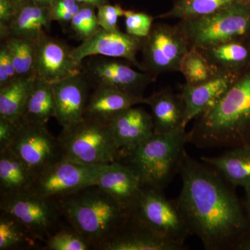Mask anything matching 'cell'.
I'll return each instance as SVG.
<instances>
[{"instance_id":"cell-1","label":"cell","mask_w":250,"mask_h":250,"mask_svg":"<svg viewBox=\"0 0 250 250\" xmlns=\"http://www.w3.org/2000/svg\"><path fill=\"white\" fill-rule=\"evenodd\" d=\"M182 187L175 200L191 235L207 250H233L250 225L236 192L216 169L185 151L179 166Z\"/></svg>"},{"instance_id":"cell-2","label":"cell","mask_w":250,"mask_h":250,"mask_svg":"<svg viewBox=\"0 0 250 250\" xmlns=\"http://www.w3.org/2000/svg\"><path fill=\"white\" fill-rule=\"evenodd\" d=\"M193 121L187 143L200 149H250V67Z\"/></svg>"},{"instance_id":"cell-3","label":"cell","mask_w":250,"mask_h":250,"mask_svg":"<svg viewBox=\"0 0 250 250\" xmlns=\"http://www.w3.org/2000/svg\"><path fill=\"white\" fill-rule=\"evenodd\" d=\"M62 218L91 247L114 236L129 218V212L96 184L56 200Z\"/></svg>"},{"instance_id":"cell-4","label":"cell","mask_w":250,"mask_h":250,"mask_svg":"<svg viewBox=\"0 0 250 250\" xmlns=\"http://www.w3.org/2000/svg\"><path fill=\"white\" fill-rule=\"evenodd\" d=\"M186 128L153 135L132 149L118 150L116 161L130 169L143 185L164 190L179 173L187 144Z\"/></svg>"},{"instance_id":"cell-5","label":"cell","mask_w":250,"mask_h":250,"mask_svg":"<svg viewBox=\"0 0 250 250\" xmlns=\"http://www.w3.org/2000/svg\"><path fill=\"white\" fill-rule=\"evenodd\" d=\"M190 48H207L233 42L250 41V2L236 0L202 17L181 20L176 24Z\"/></svg>"},{"instance_id":"cell-6","label":"cell","mask_w":250,"mask_h":250,"mask_svg":"<svg viewBox=\"0 0 250 250\" xmlns=\"http://www.w3.org/2000/svg\"><path fill=\"white\" fill-rule=\"evenodd\" d=\"M62 159L88 166L116 161L117 147L109 124L90 118L62 127L58 136Z\"/></svg>"},{"instance_id":"cell-7","label":"cell","mask_w":250,"mask_h":250,"mask_svg":"<svg viewBox=\"0 0 250 250\" xmlns=\"http://www.w3.org/2000/svg\"><path fill=\"white\" fill-rule=\"evenodd\" d=\"M164 190L143 187L130 218L160 236L184 247L190 230L175 200L167 199Z\"/></svg>"},{"instance_id":"cell-8","label":"cell","mask_w":250,"mask_h":250,"mask_svg":"<svg viewBox=\"0 0 250 250\" xmlns=\"http://www.w3.org/2000/svg\"><path fill=\"white\" fill-rule=\"evenodd\" d=\"M0 211L18 220L43 248L46 240L62 225L57 201L30 191L1 197Z\"/></svg>"},{"instance_id":"cell-9","label":"cell","mask_w":250,"mask_h":250,"mask_svg":"<svg viewBox=\"0 0 250 250\" xmlns=\"http://www.w3.org/2000/svg\"><path fill=\"white\" fill-rule=\"evenodd\" d=\"M189 49L188 42L177 25L153 24L149 34L143 39L141 70L154 79L161 74L179 72Z\"/></svg>"},{"instance_id":"cell-10","label":"cell","mask_w":250,"mask_h":250,"mask_svg":"<svg viewBox=\"0 0 250 250\" xmlns=\"http://www.w3.org/2000/svg\"><path fill=\"white\" fill-rule=\"evenodd\" d=\"M103 166H88L62 159L36 174L30 192L52 200L96 184Z\"/></svg>"},{"instance_id":"cell-11","label":"cell","mask_w":250,"mask_h":250,"mask_svg":"<svg viewBox=\"0 0 250 250\" xmlns=\"http://www.w3.org/2000/svg\"><path fill=\"white\" fill-rule=\"evenodd\" d=\"M9 148L36 173L62 159L58 138L46 125L20 121Z\"/></svg>"},{"instance_id":"cell-12","label":"cell","mask_w":250,"mask_h":250,"mask_svg":"<svg viewBox=\"0 0 250 250\" xmlns=\"http://www.w3.org/2000/svg\"><path fill=\"white\" fill-rule=\"evenodd\" d=\"M126 61L105 57L90 61L82 70L94 88L109 87L143 97L144 90L156 79L146 72L136 71Z\"/></svg>"},{"instance_id":"cell-13","label":"cell","mask_w":250,"mask_h":250,"mask_svg":"<svg viewBox=\"0 0 250 250\" xmlns=\"http://www.w3.org/2000/svg\"><path fill=\"white\" fill-rule=\"evenodd\" d=\"M143 39L123 33L101 29L95 35L82 41L78 47L72 48V56L80 65L87 57L102 56L108 58L123 59L131 65L141 68L137 54L141 52Z\"/></svg>"},{"instance_id":"cell-14","label":"cell","mask_w":250,"mask_h":250,"mask_svg":"<svg viewBox=\"0 0 250 250\" xmlns=\"http://www.w3.org/2000/svg\"><path fill=\"white\" fill-rule=\"evenodd\" d=\"M72 48L46 34L37 42L34 75L50 84L82 71L72 56Z\"/></svg>"},{"instance_id":"cell-15","label":"cell","mask_w":250,"mask_h":250,"mask_svg":"<svg viewBox=\"0 0 250 250\" xmlns=\"http://www.w3.org/2000/svg\"><path fill=\"white\" fill-rule=\"evenodd\" d=\"M52 85L56 103L54 118L59 124L65 127L82 121L90 85L83 70Z\"/></svg>"},{"instance_id":"cell-16","label":"cell","mask_w":250,"mask_h":250,"mask_svg":"<svg viewBox=\"0 0 250 250\" xmlns=\"http://www.w3.org/2000/svg\"><path fill=\"white\" fill-rule=\"evenodd\" d=\"M238 75L229 72L218 71L210 80L197 85L186 83L180 94L185 106L184 126L211 106L232 85Z\"/></svg>"},{"instance_id":"cell-17","label":"cell","mask_w":250,"mask_h":250,"mask_svg":"<svg viewBox=\"0 0 250 250\" xmlns=\"http://www.w3.org/2000/svg\"><path fill=\"white\" fill-rule=\"evenodd\" d=\"M184 246L157 234L132 218L98 250H182Z\"/></svg>"},{"instance_id":"cell-18","label":"cell","mask_w":250,"mask_h":250,"mask_svg":"<svg viewBox=\"0 0 250 250\" xmlns=\"http://www.w3.org/2000/svg\"><path fill=\"white\" fill-rule=\"evenodd\" d=\"M109 125L118 150L132 149L154 134L152 115L136 106L122 111Z\"/></svg>"},{"instance_id":"cell-19","label":"cell","mask_w":250,"mask_h":250,"mask_svg":"<svg viewBox=\"0 0 250 250\" xmlns=\"http://www.w3.org/2000/svg\"><path fill=\"white\" fill-rule=\"evenodd\" d=\"M95 184L128 212L144 187L137 175L118 161L104 166Z\"/></svg>"},{"instance_id":"cell-20","label":"cell","mask_w":250,"mask_h":250,"mask_svg":"<svg viewBox=\"0 0 250 250\" xmlns=\"http://www.w3.org/2000/svg\"><path fill=\"white\" fill-rule=\"evenodd\" d=\"M145 103L144 97L109 87H96L88 98L84 118L109 124L122 111Z\"/></svg>"},{"instance_id":"cell-21","label":"cell","mask_w":250,"mask_h":250,"mask_svg":"<svg viewBox=\"0 0 250 250\" xmlns=\"http://www.w3.org/2000/svg\"><path fill=\"white\" fill-rule=\"evenodd\" d=\"M145 104L150 108L154 134H167L186 128L185 106L180 93L176 94L170 88H164L146 98Z\"/></svg>"},{"instance_id":"cell-22","label":"cell","mask_w":250,"mask_h":250,"mask_svg":"<svg viewBox=\"0 0 250 250\" xmlns=\"http://www.w3.org/2000/svg\"><path fill=\"white\" fill-rule=\"evenodd\" d=\"M52 22L48 7L40 6L33 0H28L18 6L8 28V37L16 36L38 42L47 34V31L50 29Z\"/></svg>"},{"instance_id":"cell-23","label":"cell","mask_w":250,"mask_h":250,"mask_svg":"<svg viewBox=\"0 0 250 250\" xmlns=\"http://www.w3.org/2000/svg\"><path fill=\"white\" fill-rule=\"evenodd\" d=\"M36 174L9 148L0 151V197L30 191Z\"/></svg>"},{"instance_id":"cell-24","label":"cell","mask_w":250,"mask_h":250,"mask_svg":"<svg viewBox=\"0 0 250 250\" xmlns=\"http://www.w3.org/2000/svg\"><path fill=\"white\" fill-rule=\"evenodd\" d=\"M200 160L216 169L233 187H250V149H230L221 155L201 156Z\"/></svg>"},{"instance_id":"cell-25","label":"cell","mask_w":250,"mask_h":250,"mask_svg":"<svg viewBox=\"0 0 250 250\" xmlns=\"http://www.w3.org/2000/svg\"><path fill=\"white\" fill-rule=\"evenodd\" d=\"M198 49L217 71L240 75L250 67V41H233Z\"/></svg>"},{"instance_id":"cell-26","label":"cell","mask_w":250,"mask_h":250,"mask_svg":"<svg viewBox=\"0 0 250 250\" xmlns=\"http://www.w3.org/2000/svg\"><path fill=\"white\" fill-rule=\"evenodd\" d=\"M55 110L52 85L36 77L21 121L47 125Z\"/></svg>"},{"instance_id":"cell-27","label":"cell","mask_w":250,"mask_h":250,"mask_svg":"<svg viewBox=\"0 0 250 250\" xmlns=\"http://www.w3.org/2000/svg\"><path fill=\"white\" fill-rule=\"evenodd\" d=\"M36 77H18L0 87V117L14 122L21 121Z\"/></svg>"},{"instance_id":"cell-28","label":"cell","mask_w":250,"mask_h":250,"mask_svg":"<svg viewBox=\"0 0 250 250\" xmlns=\"http://www.w3.org/2000/svg\"><path fill=\"white\" fill-rule=\"evenodd\" d=\"M4 42L16 67L18 77L34 75L37 42L24 38L9 36Z\"/></svg>"},{"instance_id":"cell-29","label":"cell","mask_w":250,"mask_h":250,"mask_svg":"<svg viewBox=\"0 0 250 250\" xmlns=\"http://www.w3.org/2000/svg\"><path fill=\"white\" fill-rule=\"evenodd\" d=\"M34 239L18 220L6 213H0V250L36 248Z\"/></svg>"},{"instance_id":"cell-30","label":"cell","mask_w":250,"mask_h":250,"mask_svg":"<svg viewBox=\"0 0 250 250\" xmlns=\"http://www.w3.org/2000/svg\"><path fill=\"white\" fill-rule=\"evenodd\" d=\"M235 1L236 0H175L172 9L158 18L185 20L202 17L213 14Z\"/></svg>"},{"instance_id":"cell-31","label":"cell","mask_w":250,"mask_h":250,"mask_svg":"<svg viewBox=\"0 0 250 250\" xmlns=\"http://www.w3.org/2000/svg\"><path fill=\"white\" fill-rule=\"evenodd\" d=\"M179 72L185 77L186 83L197 85L210 80L218 71L212 66L204 54L195 47L189 49L180 64Z\"/></svg>"},{"instance_id":"cell-32","label":"cell","mask_w":250,"mask_h":250,"mask_svg":"<svg viewBox=\"0 0 250 250\" xmlns=\"http://www.w3.org/2000/svg\"><path fill=\"white\" fill-rule=\"evenodd\" d=\"M44 250H89L91 247L71 225L64 226L52 233L46 240Z\"/></svg>"},{"instance_id":"cell-33","label":"cell","mask_w":250,"mask_h":250,"mask_svg":"<svg viewBox=\"0 0 250 250\" xmlns=\"http://www.w3.org/2000/svg\"><path fill=\"white\" fill-rule=\"evenodd\" d=\"M95 8L83 5L70 22V27L81 41L87 40L101 29Z\"/></svg>"},{"instance_id":"cell-34","label":"cell","mask_w":250,"mask_h":250,"mask_svg":"<svg viewBox=\"0 0 250 250\" xmlns=\"http://www.w3.org/2000/svg\"><path fill=\"white\" fill-rule=\"evenodd\" d=\"M125 28L129 35L145 39L150 32L154 18L144 12L125 10Z\"/></svg>"},{"instance_id":"cell-35","label":"cell","mask_w":250,"mask_h":250,"mask_svg":"<svg viewBox=\"0 0 250 250\" xmlns=\"http://www.w3.org/2000/svg\"><path fill=\"white\" fill-rule=\"evenodd\" d=\"M82 6L76 0H55L49 7L51 21L70 22Z\"/></svg>"},{"instance_id":"cell-36","label":"cell","mask_w":250,"mask_h":250,"mask_svg":"<svg viewBox=\"0 0 250 250\" xmlns=\"http://www.w3.org/2000/svg\"><path fill=\"white\" fill-rule=\"evenodd\" d=\"M125 12V10L119 4H106L100 6L96 13L99 25L105 30H117L118 18L124 16Z\"/></svg>"},{"instance_id":"cell-37","label":"cell","mask_w":250,"mask_h":250,"mask_svg":"<svg viewBox=\"0 0 250 250\" xmlns=\"http://www.w3.org/2000/svg\"><path fill=\"white\" fill-rule=\"evenodd\" d=\"M18 78L16 67L4 42L0 46V87Z\"/></svg>"},{"instance_id":"cell-38","label":"cell","mask_w":250,"mask_h":250,"mask_svg":"<svg viewBox=\"0 0 250 250\" xmlns=\"http://www.w3.org/2000/svg\"><path fill=\"white\" fill-rule=\"evenodd\" d=\"M18 122L0 117V151L7 149L14 141L18 128Z\"/></svg>"},{"instance_id":"cell-39","label":"cell","mask_w":250,"mask_h":250,"mask_svg":"<svg viewBox=\"0 0 250 250\" xmlns=\"http://www.w3.org/2000/svg\"><path fill=\"white\" fill-rule=\"evenodd\" d=\"M233 250H250V233L242 238L237 243Z\"/></svg>"},{"instance_id":"cell-40","label":"cell","mask_w":250,"mask_h":250,"mask_svg":"<svg viewBox=\"0 0 250 250\" xmlns=\"http://www.w3.org/2000/svg\"><path fill=\"white\" fill-rule=\"evenodd\" d=\"M76 1L81 4L93 6L97 9L103 5L108 4V0H76Z\"/></svg>"},{"instance_id":"cell-41","label":"cell","mask_w":250,"mask_h":250,"mask_svg":"<svg viewBox=\"0 0 250 250\" xmlns=\"http://www.w3.org/2000/svg\"><path fill=\"white\" fill-rule=\"evenodd\" d=\"M245 191H246V199H245V209L247 218L248 219L250 225V187L246 188Z\"/></svg>"},{"instance_id":"cell-42","label":"cell","mask_w":250,"mask_h":250,"mask_svg":"<svg viewBox=\"0 0 250 250\" xmlns=\"http://www.w3.org/2000/svg\"><path fill=\"white\" fill-rule=\"evenodd\" d=\"M33 1L40 6L49 8L55 0H33Z\"/></svg>"},{"instance_id":"cell-43","label":"cell","mask_w":250,"mask_h":250,"mask_svg":"<svg viewBox=\"0 0 250 250\" xmlns=\"http://www.w3.org/2000/svg\"><path fill=\"white\" fill-rule=\"evenodd\" d=\"M9 1L14 3V4L18 7V6H21V4H22L23 3L26 2L28 0H9Z\"/></svg>"},{"instance_id":"cell-44","label":"cell","mask_w":250,"mask_h":250,"mask_svg":"<svg viewBox=\"0 0 250 250\" xmlns=\"http://www.w3.org/2000/svg\"><path fill=\"white\" fill-rule=\"evenodd\" d=\"M248 1H250V0H248Z\"/></svg>"}]
</instances>
